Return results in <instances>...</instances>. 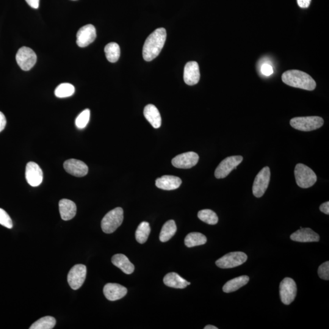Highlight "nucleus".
<instances>
[{
  "label": "nucleus",
  "mask_w": 329,
  "mask_h": 329,
  "mask_svg": "<svg viewBox=\"0 0 329 329\" xmlns=\"http://www.w3.org/2000/svg\"><path fill=\"white\" fill-rule=\"evenodd\" d=\"M167 38L165 28H158L149 35L143 48V57L146 61H151L159 56Z\"/></svg>",
  "instance_id": "obj_1"
},
{
  "label": "nucleus",
  "mask_w": 329,
  "mask_h": 329,
  "mask_svg": "<svg viewBox=\"0 0 329 329\" xmlns=\"http://www.w3.org/2000/svg\"><path fill=\"white\" fill-rule=\"evenodd\" d=\"M282 79L289 86L301 89L312 91L317 86L316 82L309 74L300 70L286 71L282 76Z\"/></svg>",
  "instance_id": "obj_2"
},
{
  "label": "nucleus",
  "mask_w": 329,
  "mask_h": 329,
  "mask_svg": "<svg viewBox=\"0 0 329 329\" xmlns=\"http://www.w3.org/2000/svg\"><path fill=\"white\" fill-rule=\"evenodd\" d=\"M295 176L298 186L303 189H308L313 186L317 181V176L314 171L303 164L296 165Z\"/></svg>",
  "instance_id": "obj_3"
},
{
  "label": "nucleus",
  "mask_w": 329,
  "mask_h": 329,
  "mask_svg": "<svg viewBox=\"0 0 329 329\" xmlns=\"http://www.w3.org/2000/svg\"><path fill=\"white\" fill-rule=\"evenodd\" d=\"M123 210L117 207L107 213L101 221L102 230L106 234H111L117 230L123 221Z\"/></svg>",
  "instance_id": "obj_4"
},
{
  "label": "nucleus",
  "mask_w": 329,
  "mask_h": 329,
  "mask_svg": "<svg viewBox=\"0 0 329 329\" xmlns=\"http://www.w3.org/2000/svg\"><path fill=\"white\" fill-rule=\"evenodd\" d=\"M292 128L299 131L309 132L322 128L324 120L317 116L293 118L290 120Z\"/></svg>",
  "instance_id": "obj_5"
},
{
  "label": "nucleus",
  "mask_w": 329,
  "mask_h": 329,
  "mask_svg": "<svg viewBox=\"0 0 329 329\" xmlns=\"http://www.w3.org/2000/svg\"><path fill=\"white\" fill-rule=\"evenodd\" d=\"M16 60L22 70L29 71L36 63L37 55L32 49L23 46L18 49L16 54Z\"/></svg>",
  "instance_id": "obj_6"
},
{
  "label": "nucleus",
  "mask_w": 329,
  "mask_h": 329,
  "mask_svg": "<svg viewBox=\"0 0 329 329\" xmlns=\"http://www.w3.org/2000/svg\"><path fill=\"white\" fill-rule=\"evenodd\" d=\"M248 259L247 254L242 252H233L226 254L216 261L218 267L222 269H229L240 266Z\"/></svg>",
  "instance_id": "obj_7"
},
{
  "label": "nucleus",
  "mask_w": 329,
  "mask_h": 329,
  "mask_svg": "<svg viewBox=\"0 0 329 329\" xmlns=\"http://www.w3.org/2000/svg\"><path fill=\"white\" fill-rule=\"evenodd\" d=\"M279 293L282 302L285 305H290L297 297V284L292 278H285L279 286Z\"/></svg>",
  "instance_id": "obj_8"
},
{
  "label": "nucleus",
  "mask_w": 329,
  "mask_h": 329,
  "mask_svg": "<svg viewBox=\"0 0 329 329\" xmlns=\"http://www.w3.org/2000/svg\"><path fill=\"white\" fill-rule=\"evenodd\" d=\"M243 157L242 156H233L227 157L218 165L215 171V178L223 179L226 178L233 170H236L237 166L241 164Z\"/></svg>",
  "instance_id": "obj_9"
},
{
  "label": "nucleus",
  "mask_w": 329,
  "mask_h": 329,
  "mask_svg": "<svg viewBox=\"0 0 329 329\" xmlns=\"http://www.w3.org/2000/svg\"><path fill=\"white\" fill-rule=\"evenodd\" d=\"M271 177L270 168L265 167L257 174L253 186V195L256 198H261L269 185Z\"/></svg>",
  "instance_id": "obj_10"
},
{
  "label": "nucleus",
  "mask_w": 329,
  "mask_h": 329,
  "mask_svg": "<svg viewBox=\"0 0 329 329\" xmlns=\"http://www.w3.org/2000/svg\"><path fill=\"white\" fill-rule=\"evenodd\" d=\"M86 275L87 268L85 265H74L68 274L67 281L69 286L74 290L81 288L84 283Z\"/></svg>",
  "instance_id": "obj_11"
},
{
  "label": "nucleus",
  "mask_w": 329,
  "mask_h": 329,
  "mask_svg": "<svg viewBox=\"0 0 329 329\" xmlns=\"http://www.w3.org/2000/svg\"><path fill=\"white\" fill-rule=\"evenodd\" d=\"M199 161V156L195 152H187L178 155L172 160L174 167L181 169H189L195 167Z\"/></svg>",
  "instance_id": "obj_12"
},
{
  "label": "nucleus",
  "mask_w": 329,
  "mask_h": 329,
  "mask_svg": "<svg viewBox=\"0 0 329 329\" xmlns=\"http://www.w3.org/2000/svg\"><path fill=\"white\" fill-rule=\"evenodd\" d=\"M96 37L95 26L92 24H87L80 28L76 35L77 45L79 47L87 46L92 43Z\"/></svg>",
  "instance_id": "obj_13"
},
{
  "label": "nucleus",
  "mask_w": 329,
  "mask_h": 329,
  "mask_svg": "<svg viewBox=\"0 0 329 329\" xmlns=\"http://www.w3.org/2000/svg\"><path fill=\"white\" fill-rule=\"evenodd\" d=\"M25 176L27 183L32 187H37L43 181V171L39 166L35 162L27 163Z\"/></svg>",
  "instance_id": "obj_14"
},
{
  "label": "nucleus",
  "mask_w": 329,
  "mask_h": 329,
  "mask_svg": "<svg viewBox=\"0 0 329 329\" xmlns=\"http://www.w3.org/2000/svg\"><path fill=\"white\" fill-rule=\"evenodd\" d=\"M63 168L68 173L79 178L86 176L88 171L87 165L84 162L74 159L66 160Z\"/></svg>",
  "instance_id": "obj_15"
},
{
  "label": "nucleus",
  "mask_w": 329,
  "mask_h": 329,
  "mask_svg": "<svg viewBox=\"0 0 329 329\" xmlns=\"http://www.w3.org/2000/svg\"><path fill=\"white\" fill-rule=\"evenodd\" d=\"M184 79L185 82L189 85H194L198 84L200 79V71L197 62L191 61L185 65Z\"/></svg>",
  "instance_id": "obj_16"
},
{
  "label": "nucleus",
  "mask_w": 329,
  "mask_h": 329,
  "mask_svg": "<svg viewBox=\"0 0 329 329\" xmlns=\"http://www.w3.org/2000/svg\"><path fill=\"white\" fill-rule=\"evenodd\" d=\"M290 239L293 241L301 243L319 242L320 237L311 228H302L292 234Z\"/></svg>",
  "instance_id": "obj_17"
},
{
  "label": "nucleus",
  "mask_w": 329,
  "mask_h": 329,
  "mask_svg": "<svg viewBox=\"0 0 329 329\" xmlns=\"http://www.w3.org/2000/svg\"><path fill=\"white\" fill-rule=\"evenodd\" d=\"M104 295L107 300L115 301L125 297L128 293L126 287L118 284H107L103 289Z\"/></svg>",
  "instance_id": "obj_18"
},
{
  "label": "nucleus",
  "mask_w": 329,
  "mask_h": 329,
  "mask_svg": "<svg viewBox=\"0 0 329 329\" xmlns=\"http://www.w3.org/2000/svg\"><path fill=\"white\" fill-rule=\"evenodd\" d=\"M182 184L181 179L178 177L165 175L156 179V185L160 189L173 190L178 189Z\"/></svg>",
  "instance_id": "obj_19"
},
{
  "label": "nucleus",
  "mask_w": 329,
  "mask_h": 329,
  "mask_svg": "<svg viewBox=\"0 0 329 329\" xmlns=\"http://www.w3.org/2000/svg\"><path fill=\"white\" fill-rule=\"evenodd\" d=\"M59 207L60 217L63 220H70L75 217L77 208L72 201L63 199L59 201Z\"/></svg>",
  "instance_id": "obj_20"
},
{
  "label": "nucleus",
  "mask_w": 329,
  "mask_h": 329,
  "mask_svg": "<svg viewBox=\"0 0 329 329\" xmlns=\"http://www.w3.org/2000/svg\"><path fill=\"white\" fill-rule=\"evenodd\" d=\"M144 116L148 122L155 129H158L161 126L162 119L159 110L153 104H148L144 109Z\"/></svg>",
  "instance_id": "obj_21"
},
{
  "label": "nucleus",
  "mask_w": 329,
  "mask_h": 329,
  "mask_svg": "<svg viewBox=\"0 0 329 329\" xmlns=\"http://www.w3.org/2000/svg\"><path fill=\"white\" fill-rule=\"evenodd\" d=\"M112 262L115 266L120 268L126 275H131L134 272L135 269L134 265L129 261L128 257L123 254H118L113 256L112 258Z\"/></svg>",
  "instance_id": "obj_22"
},
{
  "label": "nucleus",
  "mask_w": 329,
  "mask_h": 329,
  "mask_svg": "<svg viewBox=\"0 0 329 329\" xmlns=\"http://www.w3.org/2000/svg\"><path fill=\"white\" fill-rule=\"evenodd\" d=\"M164 283L165 286L171 288L183 289L190 286V283L185 279L181 277L176 273L167 274L164 278Z\"/></svg>",
  "instance_id": "obj_23"
},
{
  "label": "nucleus",
  "mask_w": 329,
  "mask_h": 329,
  "mask_svg": "<svg viewBox=\"0 0 329 329\" xmlns=\"http://www.w3.org/2000/svg\"><path fill=\"white\" fill-rule=\"evenodd\" d=\"M250 281L248 276H242L229 281L223 286V292L226 293L236 292Z\"/></svg>",
  "instance_id": "obj_24"
},
{
  "label": "nucleus",
  "mask_w": 329,
  "mask_h": 329,
  "mask_svg": "<svg viewBox=\"0 0 329 329\" xmlns=\"http://www.w3.org/2000/svg\"><path fill=\"white\" fill-rule=\"evenodd\" d=\"M177 227L175 221L169 220L163 226L160 232L159 239L162 242H167L170 240L176 234Z\"/></svg>",
  "instance_id": "obj_25"
},
{
  "label": "nucleus",
  "mask_w": 329,
  "mask_h": 329,
  "mask_svg": "<svg viewBox=\"0 0 329 329\" xmlns=\"http://www.w3.org/2000/svg\"><path fill=\"white\" fill-rule=\"evenodd\" d=\"M206 237L199 232H192L188 234L185 239V245L188 248L203 245L206 244Z\"/></svg>",
  "instance_id": "obj_26"
},
{
  "label": "nucleus",
  "mask_w": 329,
  "mask_h": 329,
  "mask_svg": "<svg viewBox=\"0 0 329 329\" xmlns=\"http://www.w3.org/2000/svg\"><path fill=\"white\" fill-rule=\"evenodd\" d=\"M105 54L107 60L110 62L115 63L118 61L120 56V48L118 44L111 42L107 44L104 48Z\"/></svg>",
  "instance_id": "obj_27"
},
{
  "label": "nucleus",
  "mask_w": 329,
  "mask_h": 329,
  "mask_svg": "<svg viewBox=\"0 0 329 329\" xmlns=\"http://www.w3.org/2000/svg\"><path fill=\"white\" fill-rule=\"evenodd\" d=\"M150 232L151 228L149 224L146 221H143L138 226L137 231L135 232V239L140 244H143L147 241Z\"/></svg>",
  "instance_id": "obj_28"
},
{
  "label": "nucleus",
  "mask_w": 329,
  "mask_h": 329,
  "mask_svg": "<svg viewBox=\"0 0 329 329\" xmlns=\"http://www.w3.org/2000/svg\"><path fill=\"white\" fill-rule=\"evenodd\" d=\"M199 219L210 225H217L218 222V217L216 213L210 209L202 210L198 212Z\"/></svg>",
  "instance_id": "obj_29"
},
{
  "label": "nucleus",
  "mask_w": 329,
  "mask_h": 329,
  "mask_svg": "<svg viewBox=\"0 0 329 329\" xmlns=\"http://www.w3.org/2000/svg\"><path fill=\"white\" fill-rule=\"evenodd\" d=\"M56 321L52 317H45L35 322L30 329H52L56 325Z\"/></svg>",
  "instance_id": "obj_30"
},
{
  "label": "nucleus",
  "mask_w": 329,
  "mask_h": 329,
  "mask_svg": "<svg viewBox=\"0 0 329 329\" xmlns=\"http://www.w3.org/2000/svg\"><path fill=\"white\" fill-rule=\"evenodd\" d=\"M74 92H75V88L72 84H69V83H63V84L58 85L55 90L54 93L57 98H63L72 96Z\"/></svg>",
  "instance_id": "obj_31"
},
{
  "label": "nucleus",
  "mask_w": 329,
  "mask_h": 329,
  "mask_svg": "<svg viewBox=\"0 0 329 329\" xmlns=\"http://www.w3.org/2000/svg\"><path fill=\"white\" fill-rule=\"evenodd\" d=\"M90 117V111L89 109L83 110L76 119L75 124L77 128L79 129L85 128L88 123L89 122Z\"/></svg>",
  "instance_id": "obj_32"
},
{
  "label": "nucleus",
  "mask_w": 329,
  "mask_h": 329,
  "mask_svg": "<svg viewBox=\"0 0 329 329\" xmlns=\"http://www.w3.org/2000/svg\"><path fill=\"white\" fill-rule=\"evenodd\" d=\"M0 225L8 229L13 228L12 221L4 210L0 208Z\"/></svg>",
  "instance_id": "obj_33"
},
{
  "label": "nucleus",
  "mask_w": 329,
  "mask_h": 329,
  "mask_svg": "<svg viewBox=\"0 0 329 329\" xmlns=\"http://www.w3.org/2000/svg\"><path fill=\"white\" fill-rule=\"evenodd\" d=\"M319 277L323 280H329V262H326L321 265L318 270Z\"/></svg>",
  "instance_id": "obj_34"
},
{
  "label": "nucleus",
  "mask_w": 329,
  "mask_h": 329,
  "mask_svg": "<svg viewBox=\"0 0 329 329\" xmlns=\"http://www.w3.org/2000/svg\"><path fill=\"white\" fill-rule=\"evenodd\" d=\"M261 71L262 74L266 76H270L274 73L272 66L268 64V63H265V64L262 65Z\"/></svg>",
  "instance_id": "obj_35"
},
{
  "label": "nucleus",
  "mask_w": 329,
  "mask_h": 329,
  "mask_svg": "<svg viewBox=\"0 0 329 329\" xmlns=\"http://www.w3.org/2000/svg\"><path fill=\"white\" fill-rule=\"evenodd\" d=\"M5 125H6V119L3 113L0 112V132L3 131Z\"/></svg>",
  "instance_id": "obj_36"
},
{
  "label": "nucleus",
  "mask_w": 329,
  "mask_h": 329,
  "mask_svg": "<svg viewBox=\"0 0 329 329\" xmlns=\"http://www.w3.org/2000/svg\"><path fill=\"white\" fill-rule=\"evenodd\" d=\"M299 6L301 8H308L311 4V0H297Z\"/></svg>",
  "instance_id": "obj_37"
},
{
  "label": "nucleus",
  "mask_w": 329,
  "mask_h": 329,
  "mask_svg": "<svg viewBox=\"0 0 329 329\" xmlns=\"http://www.w3.org/2000/svg\"><path fill=\"white\" fill-rule=\"evenodd\" d=\"M321 212L324 213L326 215L329 214V202H326L323 203L320 207Z\"/></svg>",
  "instance_id": "obj_38"
},
{
  "label": "nucleus",
  "mask_w": 329,
  "mask_h": 329,
  "mask_svg": "<svg viewBox=\"0 0 329 329\" xmlns=\"http://www.w3.org/2000/svg\"><path fill=\"white\" fill-rule=\"evenodd\" d=\"M25 1L30 6L34 9H38L39 7L40 0H25Z\"/></svg>",
  "instance_id": "obj_39"
},
{
  "label": "nucleus",
  "mask_w": 329,
  "mask_h": 329,
  "mask_svg": "<svg viewBox=\"0 0 329 329\" xmlns=\"http://www.w3.org/2000/svg\"><path fill=\"white\" fill-rule=\"evenodd\" d=\"M204 329H218V328L215 327L214 326L207 325L204 328Z\"/></svg>",
  "instance_id": "obj_40"
},
{
  "label": "nucleus",
  "mask_w": 329,
  "mask_h": 329,
  "mask_svg": "<svg viewBox=\"0 0 329 329\" xmlns=\"http://www.w3.org/2000/svg\"><path fill=\"white\" fill-rule=\"evenodd\" d=\"M73 1H76V0H73Z\"/></svg>",
  "instance_id": "obj_41"
}]
</instances>
